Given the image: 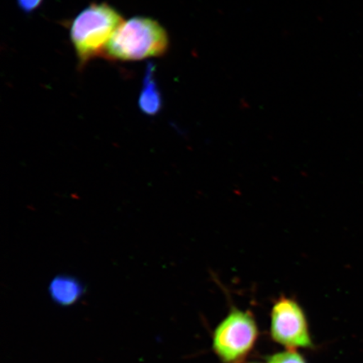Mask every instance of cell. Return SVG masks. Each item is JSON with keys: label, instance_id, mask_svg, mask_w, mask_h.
I'll return each mask as SVG.
<instances>
[{"label": "cell", "instance_id": "cell-2", "mask_svg": "<svg viewBox=\"0 0 363 363\" xmlns=\"http://www.w3.org/2000/svg\"><path fill=\"white\" fill-rule=\"evenodd\" d=\"M123 18L107 4H93L72 21L70 38L82 65L104 53L108 40Z\"/></svg>", "mask_w": 363, "mask_h": 363}, {"label": "cell", "instance_id": "cell-9", "mask_svg": "<svg viewBox=\"0 0 363 363\" xmlns=\"http://www.w3.org/2000/svg\"><path fill=\"white\" fill-rule=\"evenodd\" d=\"M249 363H258V362H249Z\"/></svg>", "mask_w": 363, "mask_h": 363}, {"label": "cell", "instance_id": "cell-6", "mask_svg": "<svg viewBox=\"0 0 363 363\" xmlns=\"http://www.w3.org/2000/svg\"><path fill=\"white\" fill-rule=\"evenodd\" d=\"M138 106L140 111L147 116L157 115L162 108V94L155 79V66L152 62L147 66Z\"/></svg>", "mask_w": 363, "mask_h": 363}, {"label": "cell", "instance_id": "cell-8", "mask_svg": "<svg viewBox=\"0 0 363 363\" xmlns=\"http://www.w3.org/2000/svg\"><path fill=\"white\" fill-rule=\"evenodd\" d=\"M17 6L25 13H30L42 6L43 0H16Z\"/></svg>", "mask_w": 363, "mask_h": 363}, {"label": "cell", "instance_id": "cell-3", "mask_svg": "<svg viewBox=\"0 0 363 363\" xmlns=\"http://www.w3.org/2000/svg\"><path fill=\"white\" fill-rule=\"evenodd\" d=\"M255 318L250 311L233 308L216 326L213 350L222 363H244L258 338Z\"/></svg>", "mask_w": 363, "mask_h": 363}, {"label": "cell", "instance_id": "cell-1", "mask_svg": "<svg viewBox=\"0 0 363 363\" xmlns=\"http://www.w3.org/2000/svg\"><path fill=\"white\" fill-rule=\"evenodd\" d=\"M169 47V35L157 21L135 16L118 27L104 54L113 60L140 61L164 55Z\"/></svg>", "mask_w": 363, "mask_h": 363}, {"label": "cell", "instance_id": "cell-5", "mask_svg": "<svg viewBox=\"0 0 363 363\" xmlns=\"http://www.w3.org/2000/svg\"><path fill=\"white\" fill-rule=\"evenodd\" d=\"M48 293L52 301L60 306H70L84 294V285L72 276L59 275L49 284Z\"/></svg>", "mask_w": 363, "mask_h": 363}, {"label": "cell", "instance_id": "cell-7", "mask_svg": "<svg viewBox=\"0 0 363 363\" xmlns=\"http://www.w3.org/2000/svg\"><path fill=\"white\" fill-rule=\"evenodd\" d=\"M267 363H307L297 351H284L274 354L267 358Z\"/></svg>", "mask_w": 363, "mask_h": 363}, {"label": "cell", "instance_id": "cell-4", "mask_svg": "<svg viewBox=\"0 0 363 363\" xmlns=\"http://www.w3.org/2000/svg\"><path fill=\"white\" fill-rule=\"evenodd\" d=\"M270 334L272 339L286 350L314 347L305 311L292 298L281 296L274 302Z\"/></svg>", "mask_w": 363, "mask_h": 363}]
</instances>
